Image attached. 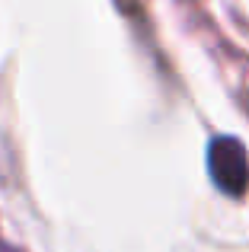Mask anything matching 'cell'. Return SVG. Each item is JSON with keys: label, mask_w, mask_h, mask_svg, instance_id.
Listing matches in <instances>:
<instances>
[{"label": "cell", "mask_w": 249, "mask_h": 252, "mask_svg": "<svg viewBox=\"0 0 249 252\" xmlns=\"http://www.w3.org/2000/svg\"><path fill=\"white\" fill-rule=\"evenodd\" d=\"M208 172L224 195L240 198L249 191V154L237 137H214L208 144Z\"/></svg>", "instance_id": "1"}, {"label": "cell", "mask_w": 249, "mask_h": 252, "mask_svg": "<svg viewBox=\"0 0 249 252\" xmlns=\"http://www.w3.org/2000/svg\"><path fill=\"white\" fill-rule=\"evenodd\" d=\"M0 252H19V249H13V246H3V243H0Z\"/></svg>", "instance_id": "2"}]
</instances>
